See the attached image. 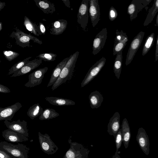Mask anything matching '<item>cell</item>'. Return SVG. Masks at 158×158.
Segmentation results:
<instances>
[{"instance_id": "6da1fadb", "label": "cell", "mask_w": 158, "mask_h": 158, "mask_svg": "<svg viewBox=\"0 0 158 158\" xmlns=\"http://www.w3.org/2000/svg\"><path fill=\"white\" fill-rule=\"evenodd\" d=\"M79 54V52L77 51L70 56L69 58L62 69L59 77L52 85L51 88L52 91L65 82L69 79H70L75 66Z\"/></svg>"}, {"instance_id": "7a4b0ae2", "label": "cell", "mask_w": 158, "mask_h": 158, "mask_svg": "<svg viewBox=\"0 0 158 158\" xmlns=\"http://www.w3.org/2000/svg\"><path fill=\"white\" fill-rule=\"evenodd\" d=\"M0 149L7 153L13 158H28L30 148L23 144H14L6 141L0 142Z\"/></svg>"}, {"instance_id": "3957f363", "label": "cell", "mask_w": 158, "mask_h": 158, "mask_svg": "<svg viewBox=\"0 0 158 158\" xmlns=\"http://www.w3.org/2000/svg\"><path fill=\"white\" fill-rule=\"evenodd\" d=\"M71 138L70 136L68 139L70 148L63 158H88L89 150L80 143L72 142Z\"/></svg>"}, {"instance_id": "277c9868", "label": "cell", "mask_w": 158, "mask_h": 158, "mask_svg": "<svg viewBox=\"0 0 158 158\" xmlns=\"http://www.w3.org/2000/svg\"><path fill=\"white\" fill-rule=\"evenodd\" d=\"M15 29L16 32L13 31L10 35V37L15 39L16 43L20 46L23 48L30 47V40H32L34 42L40 44L43 43L41 40L30 34L26 33L17 28Z\"/></svg>"}, {"instance_id": "5b68a950", "label": "cell", "mask_w": 158, "mask_h": 158, "mask_svg": "<svg viewBox=\"0 0 158 158\" xmlns=\"http://www.w3.org/2000/svg\"><path fill=\"white\" fill-rule=\"evenodd\" d=\"M38 139L40 148L45 153L49 155H52L58 150L57 146L48 134H43L39 132Z\"/></svg>"}, {"instance_id": "8992f818", "label": "cell", "mask_w": 158, "mask_h": 158, "mask_svg": "<svg viewBox=\"0 0 158 158\" xmlns=\"http://www.w3.org/2000/svg\"><path fill=\"white\" fill-rule=\"evenodd\" d=\"M106 60V58L103 57L90 68L81 83V88L89 84L97 75L104 66Z\"/></svg>"}, {"instance_id": "52a82bcc", "label": "cell", "mask_w": 158, "mask_h": 158, "mask_svg": "<svg viewBox=\"0 0 158 158\" xmlns=\"http://www.w3.org/2000/svg\"><path fill=\"white\" fill-rule=\"evenodd\" d=\"M145 32L140 31L131 41L126 56L125 64L126 66L132 61L142 42Z\"/></svg>"}, {"instance_id": "ba28073f", "label": "cell", "mask_w": 158, "mask_h": 158, "mask_svg": "<svg viewBox=\"0 0 158 158\" xmlns=\"http://www.w3.org/2000/svg\"><path fill=\"white\" fill-rule=\"evenodd\" d=\"M152 0H132L128 6L127 13L132 21L137 17L139 13L146 7Z\"/></svg>"}, {"instance_id": "9c48e42d", "label": "cell", "mask_w": 158, "mask_h": 158, "mask_svg": "<svg viewBox=\"0 0 158 158\" xmlns=\"http://www.w3.org/2000/svg\"><path fill=\"white\" fill-rule=\"evenodd\" d=\"M89 0H82L77 14V22L83 30L85 31L89 19Z\"/></svg>"}, {"instance_id": "30bf717a", "label": "cell", "mask_w": 158, "mask_h": 158, "mask_svg": "<svg viewBox=\"0 0 158 158\" xmlns=\"http://www.w3.org/2000/svg\"><path fill=\"white\" fill-rule=\"evenodd\" d=\"M48 69V68L46 67L37 69L30 73L28 76V81L25 84V86L31 88L41 84Z\"/></svg>"}, {"instance_id": "8fae6325", "label": "cell", "mask_w": 158, "mask_h": 158, "mask_svg": "<svg viewBox=\"0 0 158 158\" xmlns=\"http://www.w3.org/2000/svg\"><path fill=\"white\" fill-rule=\"evenodd\" d=\"M6 126L8 129L20 134L29 137V133L27 129V123L24 120L21 121L20 119L16 121L10 122L7 120L4 121Z\"/></svg>"}, {"instance_id": "7c38bea8", "label": "cell", "mask_w": 158, "mask_h": 158, "mask_svg": "<svg viewBox=\"0 0 158 158\" xmlns=\"http://www.w3.org/2000/svg\"><path fill=\"white\" fill-rule=\"evenodd\" d=\"M116 36L114 41L113 48V55H116L122 51L126 46L128 41V36L126 32L121 30H117L116 31Z\"/></svg>"}, {"instance_id": "4fadbf2b", "label": "cell", "mask_w": 158, "mask_h": 158, "mask_svg": "<svg viewBox=\"0 0 158 158\" xmlns=\"http://www.w3.org/2000/svg\"><path fill=\"white\" fill-rule=\"evenodd\" d=\"M107 31L106 28H103L96 36L93 44L92 53L95 55L103 48L107 38Z\"/></svg>"}, {"instance_id": "5bb4252c", "label": "cell", "mask_w": 158, "mask_h": 158, "mask_svg": "<svg viewBox=\"0 0 158 158\" xmlns=\"http://www.w3.org/2000/svg\"><path fill=\"white\" fill-rule=\"evenodd\" d=\"M136 140L143 153L148 156L149 153V141L148 135L142 127L139 128L136 136Z\"/></svg>"}, {"instance_id": "9a60e30c", "label": "cell", "mask_w": 158, "mask_h": 158, "mask_svg": "<svg viewBox=\"0 0 158 158\" xmlns=\"http://www.w3.org/2000/svg\"><path fill=\"white\" fill-rule=\"evenodd\" d=\"M22 106L21 103L17 102L11 106L0 107V121H11L15 114Z\"/></svg>"}, {"instance_id": "2e32d148", "label": "cell", "mask_w": 158, "mask_h": 158, "mask_svg": "<svg viewBox=\"0 0 158 158\" xmlns=\"http://www.w3.org/2000/svg\"><path fill=\"white\" fill-rule=\"evenodd\" d=\"M100 10L98 0H89V15L93 27L100 19Z\"/></svg>"}, {"instance_id": "e0dca14e", "label": "cell", "mask_w": 158, "mask_h": 158, "mask_svg": "<svg viewBox=\"0 0 158 158\" xmlns=\"http://www.w3.org/2000/svg\"><path fill=\"white\" fill-rule=\"evenodd\" d=\"M42 60L35 59L28 61L16 73L13 74L11 77H15L25 75L39 67L42 63Z\"/></svg>"}, {"instance_id": "ac0fdd59", "label": "cell", "mask_w": 158, "mask_h": 158, "mask_svg": "<svg viewBox=\"0 0 158 158\" xmlns=\"http://www.w3.org/2000/svg\"><path fill=\"white\" fill-rule=\"evenodd\" d=\"M2 136L6 140L11 142H22L28 140V137L9 129L2 132Z\"/></svg>"}, {"instance_id": "d6986e66", "label": "cell", "mask_w": 158, "mask_h": 158, "mask_svg": "<svg viewBox=\"0 0 158 158\" xmlns=\"http://www.w3.org/2000/svg\"><path fill=\"white\" fill-rule=\"evenodd\" d=\"M120 115L118 112H115L110 118L107 126V132L114 137L120 128Z\"/></svg>"}, {"instance_id": "ffe728a7", "label": "cell", "mask_w": 158, "mask_h": 158, "mask_svg": "<svg viewBox=\"0 0 158 158\" xmlns=\"http://www.w3.org/2000/svg\"><path fill=\"white\" fill-rule=\"evenodd\" d=\"M68 23L66 20H57L52 23L51 28L50 29L51 34L58 35L62 34L65 30Z\"/></svg>"}, {"instance_id": "44dd1931", "label": "cell", "mask_w": 158, "mask_h": 158, "mask_svg": "<svg viewBox=\"0 0 158 158\" xmlns=\"http://www.w3.org/2000/svg\"><path fill=\"white\" fill-rule=\"evenodd\" d=\"M121 127L122 142L125 148L127 149L130 140L131 133L128 122L126 118L123 120Z\"/></svg>"}, {"instance_id": "7402d4cb", "label": "cell", "mask_w": 158, "mask_h": 158, "mask_svg": "<svg viewBox=\"0 0 158 158\" xmlns=\"http://www.w3.org/2000/svg\"><path fill=\"white\" fill-rule=\"evenodd\" d=\"M36 6L45 14H52L56 11L55 5L48 0H34Z\"/></svg>"}, {"instance_id": "603a6c76", "label": "cell", "mask_w": 158, "mask_h": 158, "mask_svg": "<svg viewBox=\"0 0 158 158\" xmlns=\"http://www.w3.org/2000/svg\"><path fill=\"white\" fill-rule=\"evenodd\" d=\"M70 58L66 57L57 64L53 70L47 87L52 85L55 82L59 77L61 71L64 67L66 62Z\"/></svg>"}, {"instance_id": "cb8c5ba5", "label": "cell", "mask_w": 158, "mask_h": 158, "mask_svg": "<svg viewBox=\"0 0 158 158\" xmlns=\"http://www.w3.org/2000/svg\"><path fill=\"white\" fill-rule=\"evenodd\" d=\"M46 101L52 105L58 106L74 105L75 102L73 101L62 98L47 97L45 98Z\"/></svg>"}, {"instance_id": "d4e9b609", "label": "cell", "mask_w": 158, "mask_h": 158, "mask_svg": "<svg viewBox=\"0 0 158 158\" xmlns=\"http://www.w3.org/2000/svg\"><path fill=\"white\" fill-rule=\"evenodd\" d=\"M89 98L90 106L92 109L99 107L103 100L102 95L97 90L91 92L89 96Z\"/></svg>"}, {"instance_id": "484cf974", "label": "cell", "mask_w": 158, "mask_h": 158, "mask_svg": "<svg viewBox=\"0 0 158 158\" xmlns=\"http://www.w3.org/2000/svg\"><path fill=\"white\" fill-rule=\"evenodd\" d=\"M123 51L118 53L116 56L114 64V72L116 78L119 79L121 73L122 64Z\"/></svg>"}, {"instance_id": "4316f807", "label": "cell", "mask_w": 158, "mask_h": 158, "mask_svg": "<svg viewBox=\"0 0 158 158\" xmlns=\"http://www.w3.org/2000/svg\"><path fill=\"white\" fill-rule=\"evenodd\" d=\"M158 12V0H155L152 6L148 11L146 18L143 23V26H147L153 21Z\"/></svg>"}, {"instance_id": "83f0119b", "label": "cell", "mask_w": 158, "mask_h": 158, "mask_svg": "<svg viewBox=\"0 0 158 158\" xmlns=\"http://www.w3.org/2000/svg\"><path fill=\"white\" fill-rule=\"evenodd\" d=\"M43 110L39 103L35 104L30 107L27 112V115L32 120L40 116L43 112Z\"/></svg>"}, {"instance_id": "f1b7e54d", "label": "cell", "mask_w": 158, "mask_h": 158, "mask_svg": "<svg viewBox=\"0 0 158 158\" xmlns=\"http://www.w3.org/2000/svg\"><path fill=\"white\" fill-rule=\"evenodd\" d=\"M59 116V114L52 108H46L45 109L42 114L40 116L39 119L41 120H48Z\"/></svg>"}, {"instance_id": "f546056e", "label": "cell", "mask_w": 158, "mask_h": 158, "mask_svg": "<svg viewBox=\"0 0 158 158\" xmlns=\"http://www.w3.org/2000/svg\"><path fill=\"white\" fill-rule=\"evenodd\" d=\"M155 41V34L153 32L148 36L145 41L142 52V56H144L148 53L154 45Z\"/></svg>"}, {"instance_id": "4dcf8cb0", "label": "cell", "mask_w": 158, "mask_h": 158, "mask_svg": "<svg viewBox=\"0 0 158 158\" xmlns=\"http://www.w3.org/2000/svg\"><path fill=\"white\" fill-rule=\"evenodd\" d=\"M23 24L28 31L35 35L39 36L38 34V26L26 16H25L24 17Z\"/></svg>"}, {"instance_id": "1f68e13d", "label": "cell", "mask_w": 158, "mask_h": 158, "mask_svg": "<svg viewBox=\"0 0 158 158\" xmlns=\"http://www.w3.org/2000/svg\"><path fill=\"white\" fill-rule=\"evenodd\" d=\"M31 57V56L28 57L15 64L9 69V72L7 75H10L16 73L20 70Z\"/></svg>"}, {"instance_id": "d6a6232c", "label": "cell", "mask_w": 158, "mask_h": 158, "mask_svg": "<svg viewBox=\"0 0 158 158\" xmlns=\"http://www.w3.org/2000/svg\"><path fill=\"white\" fill-rule=\"evenodd\" d=\"M57 55L52 52L40 53L37 57L45 61H52L56 60Z\"/></svg>"}, {"instance_id": "836d02e7", "label": "cell", "mask_w": 158, "mask_h": 158, "mask_svg": "<svg viewBox=\"0 0 158 158\" xmlns=\"http://www.w3.org/2000/svg\"><path fill=\"white\" fill-rule=\"evenodd\" d=\"M116 147V152H118V150L120 148L122 142V137L121 128H120L117 134L114 137Z\"/></svg>"}, {"instance_id": "e575fe53", "label": "cell", "mask_w": 158, "mask_h": 158, "mask_svg": "<svg viewBox=\"0 0 158 158\" xmlns=\"http://www.w3.org/2000/svg\"><path fill=\"white\" fill-rule=\"evenodd\" d=\"M3 53L6 59L9 61L14 60L19 55L18 52L10 50H4L3 51Z\"/></svg>"}, {"instance_id": "d590c367", "label": "cell", "mask_w": 158, "mask_h": 158, "mask_svg": "<svg viewBox=\"0 0 158 158\" xmlns=\"http://www.w3.org/2000/svg\"><path fill=\"white\" fill-rule=\"evenodd\" d=\"M118 16L117 10L113 6H111L109 12V18L110 21L114 20Z\"/></svg>"}, {"instance_id": "8d00e7d4", "label": "cell", "mask_w": 158, "mask_h": 158, "mask_svg": "<svg viewBox=\"0 0 158 158\" xmlns=\"http://www.w3.org/2000/svg\"><path fill=\"white\" fill-rule=\"evenodd\" d=\"M38 34L39 35H44L46 33V29L44 24L41 22H40L39 25L38 26Z\"/></svg>"}, {"instance_id": "74e56055", "label": "cell", "mask_w": 158, "mask_h": 158, "mask_svg": "<svg viewBox=\"0 0 158 158\" xmlns=\"http://www.w3.org/2000/svg\"><path fill=\"white\" fill-rule=\"evenodd\" d=\"M0 92L8 93L10 92V89L6 86L0 84Z\"/></svg>"}, {"instance_id": "f35d334b", "label": "cell", "mask_w": 158, "mask_h": 158, "mask_svg": "<svg viewBox=\"0 0 158 158\" xmlns=\"http://www.w3.org/2000/svg\"><path fill=\"white\" fill-rule=\"evenodd\" d=\"M0 158H13L3 150L0 149Z\"/></svg>"}, {"instance_id": "ab89813d", "label": "cell", "mask_w": 158, "mask_h": 158, "mask_svg": "<svg viewBox=\"0 0 158 158\" xmlns=\"http://www.w3.org/2000/svg\"><path fill=\"white\" fill-rule=\"evenodd\" d=\"M156 51H155V61H156L158 59V35H157L156 39Z\"/></svg>"}, {"instance_id": "60d3db41", "label": "cell", "mask_w": 158, "mask_h": 158, "mask_svg": "<svg viewBox=\"0 0 158 158\" xmlns=\"http://www.w3.org/2000/svg\"><path fill=\"white\" fill-rule=\"evenodd\" d=\"M62 1L67 7L69 8L70 7V2L69 0H62Z\"/></svg>"}, {"instance_id": "b9f144b4", "label": "cell", "mask_w": 158, "mask_h": 158, "mask_svg": "<svg viewBox=\"0 0 158 158\" xmlns=\"http://www.w3.org/2000/svg\"><path fill=\"white\" fill-rule=\"evenodd\" d=\"M5 6V2H0V11Z\"/></svg>"}, {"instance_id": "7bdbcfd3", "label": "cell", "mask_w": 158, "mask_h": 158, "mask_svg": "<svg viewBox=\"0 0 158 158\" xmlns=\"http://www.w3.org/2000/svg\"><path fill=\"white\" fill-rule=\"evenodd\" d=\"M111 158H121L118 154V152H115L114 155Z\"/></svg>"}, {"instance_id": "ee69618b", "label": "cell", "mask_w": 158, "mask_h": 158, "mask_svg": "<svg viewBox=\"0 0 158 158\" xmlns=\"http://www.w3.org/2000/svg\"><path fill=\"white\" fill-rule=\"evenodd\" d=\"M156 26L158 27V14L157 15L156 19Z\"/></svg>"}, {"instance_id": "f6af8a7d", "label": "cell", "mask_w": 158, "mask_h": 158, "mask_svg": "<svg viewBox=\"0 0 158 158\" xmlns=\"http://www.w3.org/2000/svg\"><path fill=\"white\" fill-rule=\"evenodd\" d=\"M2 23L0 22V31H1V30H2Z\"/></svg>"}]
</instances>
